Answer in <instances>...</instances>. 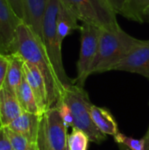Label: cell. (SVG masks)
Masks as SVG:
<instances>
[{"label": "cell", "instance_id": "484cf974", "mask_svg": "<svg viewBox=\"0 0 149 150\" xmlns=\"http://www.w3.org/2000/svg\"><path fill=\"white\" fill-rule=\"evenodd\" d=\"M0 150H13L5 127H0Z\"/></svg>", "mask_w": 149, "mask_h": 150}, {"label": "cell", "instance_id": "d4e9b609", "mask_svg": "<svg viewBox=\"0 0 149 150\" xmlns=\"http://www.w3.org/2000/svg\"><path fill=\"white\" fill-rule=\"evenodd\" d=\"M11 8L15 11V13L25 22V7H24V1L23 0H8Z\"/></svg>", "mask_w": 149, "mask_h": 150}, {"label": "cell", "instance_id": "d6986e66", "mask_svg": "<svg viewBox=\"0 0 149 150\" xmlns=\"http://www.w3.org/2000/svg\"><path fill=\"white\" fill-rule=\"evenodd\" d=\"M90 138L82 130L72 127L68 137V150H87Z\"/></svg>", "mask_w": 149, "mask_h": 150}, {"label": "cell", "instance_id": "4316f807", "mask_svg": "<svg viewBox=\"0 0 149 150\" xmlns=\"http://www.w3.org/2000/svg\"><path fill=\"white\" fill-rule=\"evenodd\" d=\"M105 1L114 10V11L117 14L119 13L120 11L122 10L125 2V0H105Z\"/></svg>", "mask_w": 149, "mask_h": 150}, {"label": "cell", "instance_id": "603a6c76", "mask_svg": "<svg viewBox=\"0 0 149 150\" xmlns=\"http://www.w3.org/2000/svg\"><path fill=\"white\" fill-rule=\"evenodd\" d=\"M38 148L39 150H54L53 148L50 146L47 134H46V130H45V123H44V119L43 115L40 120V130H39V135H38V141H37Z\"/></svg>", "mask_w": 149, "mask_h": 150}, {"label": "cell", "instance_id": "5b68a950", "mask_svg": "<svg viewBox=\"0 0 149 150\" xmlns=\"http://www.w3.org/2000/svg\"><path fill=\"white\" fill-rule=\"evenodd\" d=\"M83 21L100 29L116 30L120 27L116 12L105 0H60Z\"/></svg>", "mask_w": 149, "mask_h": 150}, {"label": "cell", "instance_id": "83f0119b", "mask_svg": "<svg viewBox=\"0 0 149 150\" xmlns=\"http://www.w3.org/2000/svg\"><path fill=\"white\" fill-rule=\"evenodd\" d=\"M143 139H144V142H145V148H146V150H149V127L148 129V132L145 134V136H144Z\"/></svg>", "mask_w": 149, "mask_h": 150}, {"label": "cell", "instance_id": "44dd1931", "mask_svg": "<svg viewBox=\"0 0 149 150\" xmlns=\"http://www.w3.org/2000/svg\"><path fill=\"white\" fill-rule=\"evenodd\" d=\"M114 140L122 148V150H146L144 139L136 140L119 132L114 136Z\"/></svg>", "mask_w": 149, "mask_h": 150}, {"label": "cell", "instance_id": "2e32d148", "mask_svg": "<svg viewBox=\"0 0 149 150\" xmlns=\"http://www.w3.org/2000/svg\"><path fill=\"white\" fill-rule=\"evenodd\" d=\"M77 21L78 18L73 14V12L60 1L56 25L57 31L61 40H63L75 30L80 29V25H78Z\"/></svg>", "mask_w": 149, "mask_h": 150}, {"label": "cell", "instance_id": "5bb4252c", "mask_svg": "<svg viewBox=\"0 0 149 150\" xmlns=\"http://www.w3.org/2000/svg\"><path fill=\"white\" fill-rule=\"evenodd\" d=\"M24 59L18 52L9 54V65L4 88L15 95L24 77Z\"/></svg>", "mask_w": 149, "mask_h": 150}, {"label": "cell", "instance_id": "ffe728a7", "mask_svg": "<svg viewBox=\"0 0 149 150\" xmlns=\"http://www.w3.org/2000/svg\"><path fill=\"white\" fill-rule=\"evenodd\" d=\"M13 150H39L38 144L31 142L20 134H18L8 127H5Z\"/></svg>", "mask_w": 149, "mask_h": 150}, {"label": "cell", "instance_id": "f1b7e54d", "mask_svg": "<svg viewBox=\"0 0 149 150\" xmlns=\"http://www.w3.org/2000/svg\"><path fill=\"white\" fill-rule=\"evenodd\" d=\"M144 16H145V20L147 19L148 21L149 22V7L145 11V12H144Z\"/></svg>", "mask_w": 149, "mask_h": 150}, {"label": "cell", "instance_id": "7c38bea8", "mask_svg": "<svg viewBox=\"0 0 149 150\" xmlns=\"http://www.w3.org/2000/svg\"><path fill=\"white\" fill-rule=\"evenodd\" d=\"M41 117L42 115L23 112L21 115L5 127L22 134L31 142L37 144Z\"/></svg>", "mask_w": 149, "mask_h": 150}, {"label": "cell", "instance_id": "8fae6325", "mask_svg": "<svg viewBox=\"0 0 149 150\" xmlns=\"http://www.w3.org/2000/svg\"><path fill=\"white\" fill-rule=\"evenodd\" d=\"M25 20L30 28L43 43V19L47 0H23Z\"/></svg>", "mask_w": 149, "mask_h": 150}, {"label": "cell", "instance_id": "cb8c5ba5", "mask_svg": "<svg viewBox=\"0 0 149 150\" xmlns=\"http://www.w3.org/2000/svg\"><path fill=\"white\" fill-rule=\"evenodd\" d=\"M9 65V54H0V91L4 88Z\"/></svg>", "mask_w": 149, "mask_h": 150}, {"label": "cell", "instance_id": "ac0fdd59", "mask_svg": "<svg viewBox=\"0 0 149 150\" xmlns=\"http://www.w3.org/2000/svg\"><path fill=\"white\" fill-rule=\"evenodd\" d=\"M149 7V0H125L119 14L133 21L143 23L144 12Z\"/></svg>", "mask_w": 149, "mask_h": 150}, {"label": "cell", "instance_id": "7a4b0ae2", "mask_svg": "<svg viewBox=\"0 0 149 150\" xmlns=\"http://www.w3.org/2000/svg\"><path fill=\"white\" fill-rule=\"evenodd\" d=\"M140 40L126 33L121 27L116 30L100 29L98 49L92 74L112 70Z\"/></svg>", "mask_w": 149, "mask_h": 150}, {"label": "cell", "instance_id": "7402d4cb", "mask_svg": "<svg viewBox=\"0 0 149 150\" xmlns=\"http://www.w3.org/2000/svg\"><path fill=\"white\" fill-rule=\"evenodd\" d=\"M56 107L58 108L61 117L63 120L67 127L68 128L70 127H73V115H72L71 110H70L69 106L68 105V104L66 102H64L63 100H61L57 104Z\"/></svg>", "mask_w": 149, "mask_h": 150}, {"label": "cell", "instance_id": "52a82bcc", "mask_svg": "<svg viewBox=\"0 0 149 150\" xmlns=\"http://www.w3.org/2000/svg\"><path fill=\"white\" fill-rule=\"evenodd\" d=\"M24 22L13 11L8 0H0V54L17 52V29Z\"/></svg>", "mask_w": 149, "mask_h": 150}, {"label": "cell", "instance_id": "6da1fadb", "mask_svg": "<svg viewBox=\"0 0 149 150\" xmlns=\"http://www.w3.org/2000/svg\"><path fill=\"white\" fill-rule=\"evenodd\" d=\"M17 52L25 62L38 68L46 83L48 109L55 107L61 100L64 90L54 73L44 44L25 22H21L17 29Z\"/></svg>", "mask_w": 149, "mask_h": 150}, {"label": "cell", "instance_id": "8992f818", "mask_svg": "<svg viewBox=\"0 0 149 150\" xmlns=\"http://www.w3.org/2000/svg\"><path fill=\"white\" fill-rule=\"evenodd\" d=\"M80 32L81 48L77 62V77L75 81L77 85L83 87L86 79L92 74V67L98 49L100 28L83 23L80 25Z\"/></svg>", "mask_w": 149, "mask_h": 150}, {"label": "cell", "instance_id": "30bf717a", "mask_svg": "<svg viewBox=\"0 0 149 150\" xmlns=\"http://www.w3.org/2000/svg\"><path fill=\"white\" fill-rule=\"evenodd\" d=\"M23 70L24 76L34 94L38 106L41 113L44 114L49 108L47 91L44 78L38 68L30 62H24Z\"/></svg>", "mask_w": 149, "mask_h": 150}, {"label": "cell", "instance_id": "3957f363", "mask_svg": "<svg viewBox=\"0 0 149 150\" xmlns=\"http://www.w3.org/2000/svg\"><path fill=\"white\" fill-rule=\"evenodd\" d=\"M59 7L60 0H47L43 19V44L54 73L63 90H65L76 83V81L68 76L63 66L61 55L62 40L59 36L56 25Z\"/></svg>", "mask_w": 149, "mask_h": 150}, {"label": "cell", "instance_id": "ba28073f", "mask_svg": "<svg viewBox=\"0 0 149 150\" xmlns=\"http://www.w3.org/2000/svg\"><path fill=\"white\" fill-rule=\"evenodd\" d=\"M46 134L54 150H68V127L58 108L52 107L43 114Z\"/></svg>", "mask_w": 149, "mask_h": 150}, {"label": "cell", "instance_id": "277c9868", "mask_svg": "<svg viewBox=\"0 0 149 150\" xmlns=\"http://www.w3.org/2000/svg\"><path fill=\"white\" fill-rule=\"evenodd\" d=\"M61 100L66 102L71 110L73 115L72 127L83 131L89 136L90 141L94 143L101 144L106 140V135L104 134L93 122L90 113L92 103L83 87L76 83L68 86L64 90Z\"/></svg>", "mask_w": 149, "mask_h": 150}, {"label": "cell", "instance_id": "9a60e30c", "mask_svg": "<svg viewBox=\"0 0 149 150\" xmlns=\"http://www.w3.org/2000/svg\"><path fill=\"white\" fill-rule=\"evenodd\" d=\"M90 113L94 124L104 134L115 136L119 133L118 123L108 109L92 104Z\"/></svg>", "mask_w": 149, "mask_h": 150}, {"label": "cell", "instance_id": "e0dca14e", "mask_svg": "<svg viewBox=\"0 0 149 150\" xmlns=\"http://www.w3.org/2000/svg\"><path fill=\"white\" fill-rule=\"evenodd\" d=\"M16 97L24 112L38 115H43L38 106L34 94L30 85L28 84L25 76L23 77L21 83L19 84L16 91Z\"/></svg>", "mask_w": 149, "mask_h": 150}, {"label": "cell", "instance_id": "4fadbf2b", "mask_svg": "<svg viewBox=\"0 0 149 150\" xmlns=\"http://www.w3.org/2000/svg\"><path fill=\"white\" fill-rule=\"evenodd\" d=\"M23 112L16 95L3 88L0 91V127H8Z\"/></svg>", "mask_w": 149, "mask_h": 150}, {"label": "cell", "instance_id": "9c48e42d", "mask_svg": "<svg viewBox=\"0 0 149 150\" xmlns=\"http://www.w3.org/2000/svg\"><path fill=\"white\" fill-rule=\"evenodd\" d=\"M112 70L136 73L149 79V40H140Z\"/></svg>", "mask_w": 149, "mask_h": 150}]
</instances>
